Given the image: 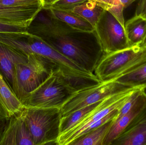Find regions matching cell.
Masks as SVG:
<instances>
[{
	"mask_svg": "<svg viewBox=\"0 0 146 145\" xmlns=\"http://www.w3.org/2000/svg\"><path fill=\"white\" fill-rule=\"evenodd\" d=\"M27 31L93 74L104 54L95 31L75 29L55 18L49 9L41 10Z\"/></svg>",
	"mask_w": 146,
	"mask_h": 145,
	"instance_id": "6da1fadb",
	"label": "cell"
},
{
	"mask_svg": "<svg viewBox=\"0 0 146 145\" xmlns=\"http://www.w3.org/2000/svg\"><path fill=\"white\" fill-rule=\"evenodd\" d=\"M9 44L27 55L35 54L49 59L66 76L82 88L94 86L101 82L94 74L82 69L40 37L27 31L12 33L9 40Z\"/></svg>",
	"mask_w": 146,
	"mask_h": 145,
	"instance_id": "7a4b0ae2",
	"label": "cell"
},
{
	"mask_svg": "<svg viewBox=\"0 0 146 145\" xmlns=\"http://www.w3.org/2000/svg\"><path fill=\"white\" fill-rule=\"evenodd\" d=\"M139 88H127L103 99L100 104L82 120L67 131L60 134L58 145H71L74 140L86 133L112 120L111 112L122 108L131 95Z\"/></svg>",
	"mask_w": 146,
	"mask_h": 145,
	"instance_id": "3957f363",
	"label": "cell"
},
{
	"mask_svg": "<svg viewBox=\"0 0 146 145\" xmlns=\"http://www.w3.org/2000/svg\"><path fill=\"white\" fill-rule=\"evenodd\" d=\"M82 89L57 69L38 87L30 93L21 103L26 107L61 109L76 92Z\"/></svg>",
	"mask_w": 146,
	"mask_h": 145,
	"instance_id": "277c9868",
	"label": "cell"
},
{
	"mask_svg": "<svg viewBox=\"0 0 146 145\" xmlns=\"http://www.w3.org/2000/svg\"><path fill=\"white\" fill-rule=\"evenodd\" d=\"M21 113L34 145H58L62 117L61 109L24 106Z\"/></svg>",
	"mask_w": 146,
	"mask_h": 145,
	"instance_id": "5b68a950",
	"label": "cell"
},
{
	"mask_svg": "<svg viewBox=\"0 0 146 145\" xmlns=\"http://www.w3.org/2000/svg\"><path fill=\"white\" fill-rule=\"evenodd\" d=\"M57 69L49 59L35 54H29L27 62L15 65L13 91L21 102Z\"/></svg>",
	"mask_w": 146,
	"mask_h": 145,
	"instance_id": "8992f818",
	"label": "cell"
},
{
	"mask_svg": "<svg viewBox=\"0 0 146 145\" xmlns=\"http://www.w3.org/2000/svg\"><path fill=\"white\" fill-rule=\"evenodd\" d=\"M95 31L104 54L132 47L125 28L107 10H104L95 26Z\"/></svg>",
	"mask_w": 146,
	"mask_h": 145,
	"instance_id": "52a82bcc",
	"label": "cell"
},
{
	"mask_svg": "<svg viewBox=\"0 0 146 145\" xmlns=\"http://www.w3.org/2000/svg\"><path fill=\"white\" fill-rule=\"evenodd\" d=\"M144 49L140 46H132L123 50L104 53L94 70V75L101 82L116 79Z\"/></svg>",
	"mask_w": 146,
	"mask_h": 145,
	"instance_id": "ba28073f",
	"label": "cell"
},
{
	"mask_svg": "<svg viewBox=\"0 0 146 145\" xmlns=\"http://www.w3.org/2000/svg\"><path fill=\"white\" fill-rule=\"evenodd\" d=\"M114 81L100 82L96 85L76 92L61 109L62 116L103 100L110 95L125 89Z\"/></svg>",
	"mask_w": 146,
	"mask_h": 145,
	"instance_id": "9c48e42d",
	"label": "cell"
},
{
	"mask_svg": "<svg viewBox=\"0 0 146 145\" xmlns=\"http://www.w3.org/2000/svg\"><path fill=\"white\" fill-rule=\"evenodd\" d=\"M0 145H34L21 112L8 120L0 138Z\"/></svg>",
	"mask_w": 146,
	"mask_h": 145,
	"instance_id": "30bf717a",
	"label": "cell"
},
{
	"mask_svg": "<svg viewBox=\"0 0 146 145\" xmlns=\"http://www.w3.org/2000/svg\"><path fill=\"white\" fill-rule=\"evenodd\" d=\"M42 9V4L23 7L0 5V22L28 27Z\"/></svg>",
	"mask_w": 146,
	"mask_h": 145,
	"instance_id": "8fae6325",
	"label": "cell"
},
{
	"mask_svg": "<svg viewBox=\"0 0 146 145\" xmlns=\"http://www.w3.org/2000/svg\"><path fill=\"white\" fill-rule=\"evenodd\" d=\"M111 145H146V106Z\"/></svg>",
	"mask_w": 146,
	"mask_h": 145,
	"instance_id": "7c38bea8",
	"label": "cell"
},
{
	"mask_svg": "<svg viewBox=\"0 0 146 145\" xmlns=\"http://www.w3.org/2000/svg\"><path fill=\"white\" fill-rule=\"evenodd\" d=\"M28 59L26 54L0 42V74L12 89L15 65L25 63Z\"/></svg>",
	"mask_w": 146,
	"mask_h": 145,
	"instance_id": "4fadbf2b",
	"label": "cell"
},
{
	"mask_svg": "<svg viewBox=\"0 0 146 145\" xmlns=\"http://www.w3.org/2000/svg\"><path fill=\"white\" fill-rule=\"evenodd\" d=\"M146 106V93L143 89L129 111L114 122L106 137L104 145H111L112 142Z\"/></svg>",
	"mask_w": 146,
	"mask_h": 145,
	"instance_id": "5bb4252c",
	"label": "cell"
},
{
	"mask_svg": "<svg viewBox=\"0 0 146 145\" xmlns=\"http://www.w3.org/2000/svg\"><path fill=\"white\" fill-rule=\"evenodd\" d=\"M24 106L0 74V117L9 119L21 111Z\"/></svg>",
	"mask_w": 146,
	"mask_h": 145,
	"instance_id": "9a60e30c",
	"label": "cell"
},
{
	"mask_svg": "<svg viewBox=\"0 0 146 145\" xmlns=\"http://www.w3.org/2000/svg\"><path fill=\"white\" fill-rule=\"evenodd\" d=\"M125 30L131 46H140L146 35V18L134 15L125 23Z\"/></svg>",
	"mask_w": 146,
	"mask_h": 145,
	"instance_id": "2e32d148",
	"label": "cell"
},
{
	"mask_svg": "<svg viewBox=\"0 0 146 145\" xmlns=\"http://www.w3.org/2000/svg\"><path fill=\"white\" fill-rule=\"evenodd\" d=\"M125 88H146V61L137 68L114 79Z\"/></svg>",
	"mask_w": 146,
	"mask_h": 145,
	"instance_id": "e0dca14e",
	"label": "cell"
},
{
	"mask_svg": "<svg viewBox=\"0 0 146 145\" xmlns=\"http://www.w3.org/2000/svg\"><path fill=\"white\" fill-rule=\"evenodd\" d=\"M115 119V118L83 135L74 140L71 145H104L106 137Z\"/></svg>",
	"mask_w": 146,
	"mask_h": 145,
	"instance_id": "ac0fdd59",
	"label": "cell"
},
{
	"mask_svg": "<svg viewBox=\"0 0 146 145\" xmlns=\"http://www.w3.org/2000/svg\"><path fill=\"white\" fill-rule=\"evenodd\" d=\"M49 9L55 18L75 29L87 32H93L95 31L94 27L87 20L73 12L61 11L52 9Z\"/></svg>",
	"mask_w": 146,
	"mask_h": 145,
	"instance_id": "d6986e66",
	"label": "cell"
},
{
	"mask_svg": "<svg viewBox=\"0 0 146 145\" xmlns=\"http://www.w3.org/2000/svg\"><path fill=\"white\" fill-rule=\"evenodd\" d=\"M102 100L75 111L66 116L62 117L61 119L60 126V134L72 127L82 120L98 106Z\"/></svg>",
	"mask_w": 146,
	"mask_h": 145,
	"instance_id": "ffe728a7",
	"label": "cell"
},
{
	"mask_svg": "<svg viewBox=\"0 0 146 145\" xmlns=\"http://www.w3.org/2000/svg\"><path fill=\"white\" fill-rule=\"evenodd\" d=\"M104 10L95 3L87 1L75 7L72 12L87 20L95 28V25Z\"/></svg>",
	"mask_w": 146,
	"mask_h": 145,
	"instance_id": "44dd1931",
	"label": "cell"
},
{
	"mask_svg": "<svg viewBox=\"0 0 146 145\" xmlns=\"http://www.w3.org/2000/svg\"><path fill=\"white\" fill-rule=\"evenodd\" d=\"M88 0H58L52 3L49 9L72 12L75 7L81 5Z\"/></svg>",
	"mask_w": 146,
	"mask_h": 145,
	"instance_id": "7402d4cb",
	"label": "cell"
},
{
	"mask_svg": "<svg viewBox=\"0 0 146 145\" xmlns=\"http://www.w3.org/2000/svg\"><path fill=\"white\" fill-rule=\"evenodd\" d=\"M124 9L119 0H116L114 6L108 10L125 28V20L123 16Z\"/></svg>",
	"mask_w": 146,
	"mask_h": 145,
	"instance_id": "603a6c76",
	"label": "cell"
},
{
	"mask_svg": "<svg viewBox=\"0 0 146 145\" xmlns=\"http://www.w3.org/2000/svg\"><path fill=\"white\" fill-rule=\"evenodd\" d=\"M41 4L42 5L41 0H0V5L4 6L23 7Z\"/></svg>",
	"mask_w": 146,
	"mask_h": 145,
	"instance_id": "cb8c5ba5",
	"label": "cell"
},
{
	"mask_svg": "<svg viewBox=\"0 0 146 145\" xmlns=\"http://www.w3.org/2000/svg\"><path fill=\"white\" fill-rule=\"evenodd\" d=\"M28 27L21 25L0 22V32H22L27 31Z\"/></svg>",
	"mask_w": 146,
	"mask_h": 145,
	"instance_id": "d4e9b609",
	"label": "cell"
},
{
	"mask_svg": "<svg viewBox=\"0 0 146 145\" xmlns=\"http://www.w3.org/2000/svg\"><path fill=\"white\" fill-rule=\"evenodd\" d=\"M95 3L96 5L101 7L104 10L108 11L112 7L115 3V0H88Z\"/></svg>",
	"mask_w": 146,
	"mask_h": 145,
	"instance_id": "484cf974",
	"label": "cell"
},
{
	"mask_svg": "<svg viewBox=\"0 0 146 145\" xmlns=\"http://www.w3.org/2000/svg\"><path fill=\"white\" fill-rule=\"evenodd\" d=\"M135 15H140L146 18V0H139Z\"/></svg>",
	"mask_w": 146,
	"mask_h": 145,
	"instance_id": "4316f807",
	"label": "cell"
},
{
	"mask_svg": "<svg viewBox=\"0 0 146 145\" xmlns=\"http://www.w3.org/2000/svg\"><path fill=\"white\" fill-rule=\"evenodd\" d=\"M8 119L0 117V138L7 123Z\"/></svg>",
	"mask_w": 146,
	"mask_h": 145,
	"instance_id": "83f0119b",
	"label": "cell"
},
{
	"mask_svg": "<svg viewBox=\"0 0 146 145\" xmlns=\"http://www.w3.org/2000/svg\"><path fill=\"white\" fill-rule=\"evenodd\" d=\"M58 0H41L43 5V9H48L50 5Z\"/></svg>",
	"mask_w": 146,
	"mask_h": 145,
	"instance_id": "f1b7e54d",
	"label": "cell"
},
{
	"mask_svg": "<svg viewBox=\"0 0 146 145\" xmlns=\"http://www.w3.org/2000/svg\"><path fill=\"white\" fill-rule=\"evenodd\" d=\"M119 1L125 9L137 0H119Z\"/></svg>",
	"mask_w": 146,
	"mask_h": 145,
	"instance_id": "f546056e",
	"label": "cell"
},
{
	"mask_svg": "<svg viewBox=\"0 0 146 145\" xmlns=\"http://www.w3.org/2000/svg\"><path fill=\"white\" fill-rule=\"evenodd\" d=\"M140 47L143 48H146V35L140 45Z\"/></svg>",
	"mask_w": 146,
	"mask_h": 145,
	"instance_id": "4dcf8cb0",
	"label": "cell"
},
{
	"mask_svg": "<svg viewBox=\"0 0 146 145\" xmlns=\"http://www.w3.org/2000/svg\"><path fill=\"white\" fill-rule=\"evenodd\" d=\"M145 89H146V88H145Z\"/></svg>",
	"mask_w": 146,
	"mask_h": 145,
	"instance_id": "1f68e13d",
	"label": "cell"
}]
</instances>
